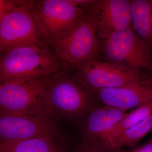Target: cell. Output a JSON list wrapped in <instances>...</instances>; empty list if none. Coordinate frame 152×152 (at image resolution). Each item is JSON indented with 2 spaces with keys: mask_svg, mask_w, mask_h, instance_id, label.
Here are the masks:
<instances>
[{
  "mask_svg": "<svg viewBox=\"0 0 152 152\" xmlns=\"http://www.w3.org/2000/svg\"><path fill=\"white\" fill-rule=\"evenodd\" d=\"M127 111L126 110L104 105L96 106L82 120V142L92 145L117 150L111 145L109 134L114 126L124 118Z\"/></svg>",
  "mask_w": 152,
  "mask_h": 152,
  "instance_id": "30bf717a",
  "label": "cell"
},
{
  "mask_svg": "<svg viewBox=\"0 0 152 152\" xmlns=\"http://www.w3.org/2000/svg\"><path fill=\"white\" fill-rule=\"evenodd\" d=\"M126 151L120 149L114 150L103 147L81 143L72 152H126Z\"/></svg>",
  "mask_w": 152,
  "mask_h": 152,
  "instance_id": "e0dca14e",
  "label": "cell"
},
{
  "mask_svg": "<svg viewBox=\"0 0 152 152\" xmlns=\"http://www.w3.org/2000/svg\"><path fill=\"white\" fill-rule=\"evenodd\" d=\"M48 94L55 115L65 119L83 118L99 105L95 96L67 70L52 76Z\"/></svg>",
  "mask_w": 152,
  "mask_h": 152,
  "instance_id": "8992f818",
  "label": "cell"
},
{
  "mask_svg": "<svg viewBox=\"0 0 152 152\" xmlns=\"http://www.w3.org/2000/svg\"><path fill=\"white\" fill-rule=\"evenodd\" d=\"M60 131L52 120L1 112L0 138L16 141L38 137L59 139Z\"/></svg>",
  "mask_w": 152,
  "mask_h": 152,
  "instance_id": "9c48e42d",
  "label": "cell"
},
{
  "mask_svg": "<svg viewBox=\"0 0 152 152\" xmlns=\"http://www.w3.org/2000/svg\"><path fill=\"white\" fill-rule=\"evenodd\" d=\"M151 115L152 102L139 106L132 111L127 113L110 131L109 134V140L111 145V141L113 139Z\"/></svg>",
  "mask_w": 152,
  "mask_h": 152,
  "instance_id": "2e32d148",
  "label": "cell"
},
{
  "mask_svg": "<svg viewBox=\"0 0 152 152\" xmlns=\"http://www.w3.org/2000/svg\"><path fill=\"white\" fill-rule=\"evenodd\" d=\"M27 45L44 46L31 1L0 0V51Z\"/></svg>",
  "mask_w": 152,
  "mask_h": 152,
  "instance_id": "3957f363",
  "label": "cell"
},
{
  "mask_svg": "<svg viewBox=\"0 0 152 152\" xmlns=\"http://www.w3.org/2000/svg\"><path fill=\"white\" fill-rule=\"evenodd\" d=\"M91 93L104 105L126 110L134 109L152 102V77L123 86Z\"/></svg>",
  "mask_w": 152,
  "mask_h": 152,
  "instance_id": "7c38bea8",
  "label": "cell"
},
{
  "mask_svg": "<svg viewBox=\"0 0 152 152\" xmlns=\"http://www.w3.org/2000/svg\"><path fill=\"white\" fill-rule=\"evenodd\" d=\"M59 139L38 137L0 142V152H68Z\"/></svg>",
  "mask_w": 152,
  "mask_h": 152,
  "instance_id": "4fadbf2b",
  "label": "cell"
},
{
  "mask_svg": "<svg viewBox=\"0 0 152 152\" xmlns=\"http://www.w3.org/2000/svg\"><path fill=\"white\" fill-rule=\"evenodd\" d=\"M131 1H95L88 8L92 17L98 37L103 40L119 31L132 27Z\"/></svg>",
  "mask_w": 152,
  "mask_h": 152,
  "instance_id": "8fae6325",
  "label": "cell"
},
{
  "mask_svg": "<svg viewBox=\"0 0 152 152\" xmlns=\"http://www.w3.org/2000/svg\"><path fill=\"white\" fill-rule=\"evenodd\" d=\"M67 70L98 61L99 45L96 25L88 12L66 33L50 45Z\"/></svg>",
  "mask_w": 152,
  "mask_h": 152,
  "instance_id": "277c9868",
  "label": "cell"
},
{
  "mask_svg": "<svg viewBox=\"0 0 152 152\" xmlns=\"http://www.w3.org/2000/svg\"><path fill=\"white\" fill-rule=\"evenodd\" d=\"M126 152H152V138L142 145Z\"/></svg>",
  "mask_w": 152,
  "mask_h": 152,
  "instance_id": "ac0fdd59",
  "label": "cell"
},
{
  "mask_svg": "<svg viewBox=\"0 0 152 152\" xmlns=\"http://www.w3.org/2000/svg\"><path fill=\"white\" fill-rule=\"evenodd\" d=\"M132 27L136 34L152 47V0L131 1Z\"/></svg>",
  "mask_w": 152,
  "mask_h": 152,
  "instance_id": "5bb4252c",
  "label": "cell"
},
{
  "mask_svg": "<svg viewBox=\"0 0 152 152\" xmlns=\"http://www.w3.org/2000/svg\"><path fill=\"white\" fill-rule=\"evenodd\" d=\"M65 69L50 47L27 45L1 52L0 83L53 76Z\"/></svg>",
  "mask_w": 152,
  "mask_h": 152,
  "instance_id": "6da1fadb",
  "label": "cell"
},
{
  "mask_svg": "<svg viewBox=\"0 0 152 152\" xmlns=\"http://www.w3.org/2000/svg\"><path fill=\"white\" fill-rule=\"evenodd\" d=\"M103 48L109 63L140 71L152 68L151 47L132 28L119 31L104 40Z\"/></svg>",
  "mask_w": 152,
  "mask_h": 152,
  "instance_id": "52a82bcc",
  "label": "cell"
},
{
  "mask_svg": "<svg viewBox=\"0 0 152 152\" xmlns=\"http://www.w3.org/2000/svg\"><path fill=\"white\" fill-rule=\"evenodd\" d=\"M152 130V115L113 139L112 146L115 149L123 147L133 148Z\"/></svg>",
  "mask_w": 152,
  "mask_h": 152,
  "instance_id": "9a60e30c",
  "label": "cell"
},
{
  "mask_svg": "<svg viewBox=\"0 0 152 152\" xmlns=\"http://www.w3.org/2000/svg\"><path fill=\"white\" fill-rule=\"evenodd\" d=\"M31 6L41 39L49 47L75 26L88 8L78 0L31 1Z\"/></svg>",
  "mask_w": 152,
  "mask_h": 152,
  "instance_id": "5b68a950",
  "label": "cell"
},
{
  "mask_svg": "<svg viewBox=\"0 0 152 152\" xmlns=\"http://www.w3.org/2000/svg\"><path fill=\"white\" fill-rule=\"evenodd\" d=\"M51 77L0 84L1 112L53 120L55 114L49 99Z\"/></svg>",
  "mask_w": 152,
  "mask_h": 152,
  "instance_id": "7a4b0ae2",
  "label": "cell"
},
{
  "mask_svg": "<svg viewBox=\"0 0 152 152\" xmlns=\"http://www.w3.org/2000/svg\"><path fill=\"white\" fill-rule=\"evenodd\" d=\"M74 70V77L91 92L123 86L150 77L141 71L98 61L87 63Z\"/></svg>",
  "mask_w": 152,
  "mask_h": 152,
  "instance_id": "ba28073f",
  "label": "cell"
}]
</instances>
